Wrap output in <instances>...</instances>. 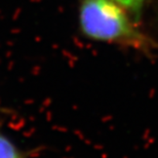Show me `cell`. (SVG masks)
Here are the masks:
<instances>
[{
    "instance_id": "1",
    "label": "cell",
    "mask_w": 158,
    "mask_h": 158,
    "mask_svg": "<svg viewBox=\"0 0 158 158\" xmlns=\"http://www.w3.org/2000/svg\"><path fill=\"white\" fill-rule=\"evenodd\" d=\"M117 4L113 0H81L78 20L82 34L94 41L149 50L150 41L132 28Z\"/></svg>"
},
{
    "instance_id": "2",
    "label": "cell",
    "mask_w": 158,
    "mask_h": 158,
    "mask_svg": "<svg viewBox=\"0 0 158 158\" xmlns=\"http://www.w3.org/2000/svg\"><path fill=\"white\" fill-rule=\"evenodd\" d=\"M0 158H27V155L11 139L0 131Z\"/></svg>"
},
{
    "instance_id": "3",
    "label": "cell",
    "mask_w": 158,
    "mask_h": 158,
    "mask_svg": "<svg viewBox=\"0 0 158 158\" xmlns=\"http://www.w3.org/2000/svg\"><path fill=\"white\" fill-rule=\"evenodd\" d=\"M118 4L124 6V7L131 9V10L137 11L140 9V7L143 4L144 0H113Z\"/></svg>"
},
{
    "instance_id": "4",
    "label": "cell",
    "mask_w": 158,
    "mask_h": 158,
    "mask_svg": "<svg viewBox=\"0 0 158 158\" xmlns=\"http://www.w3.org/2000/svg\"><path fill=\"white\" fill-rule=\"evenodd\" d=\"M8 111L6 109H3L2 107H0V114H1V113H7Z\"/></svg>"
}]
</instances>
